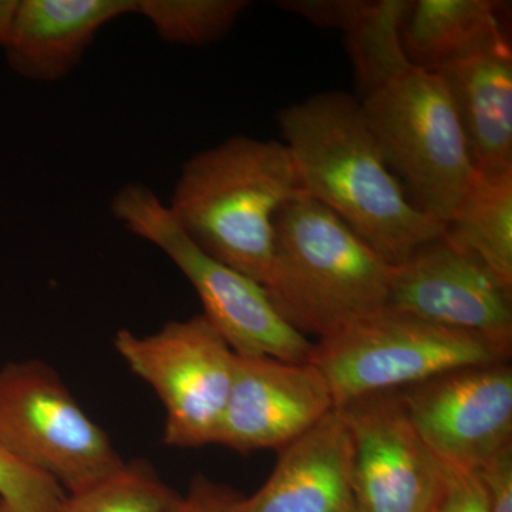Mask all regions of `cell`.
<instances>
[{"instance_id": "cell-1", "label": "cell", "mask_w": 512, "mask_h": 512, "mask_svg": "<svg viewBox=\"0 0 512 512\" xmlns=\"http://www.w3.org/2000/svg\"><path fill=\"white\" fill-rule=\"evenodd\" d=\"M402 23L400 10L386 9L345 36L362 90L357 101L410 200L447 228L476 167L446 82L407 59Z\"/></svg>"}, {"instance_id": "cell-2", "label": "cell", "mask_w": 512, "mask_h": 512, "mask_svg": "<svg viewBox=\"0 0 512 512\" xmlns=\"http://www.w3.org/2000/svg\"><path fill=\"white\" fill-rule=\"evenodd\" d=\"M278 124L303 194L332 211L387 264L446 232L407 197L355 97L313 94L279 111Z\"/></svg>"}, {"instance_id": "cell-3", "label": "cell", "mask_w": 512, "mask_h": 512, "mask_svg": "<svg viewBox=\"0 0 512 512\" xmlns=\"http://www.w3.org/2000/svg\"><path fill=\"white\" fill-rule=\"evenodd\" d=\"M301 195L298 171L282 141L237 136L188 158L165 205L205 254L265 285L276 217Z\"/></svg>"}, {"instance_id": "cell-4", "label": "cell", "mask_w": 512, "mask_h": 512, "mask_svg": "<svg viewBox=\"0 0 512 512\" xmlns=\"http://www.w3.org/2000/svg\"><path fill=\"white\" fill-rule=\"evenodd\" d=\"M390 264L318 201L301 195L279 211L264 288L302 335L326 338L386 308Z\"/></svg>"}, {"instance_id": "cell-5", "label": "cell", "mask_w": 512, "mask_h": 512, "mask_svg": "<svg viewBox=\"0 0 512 512\" xmlns=\"http://www.w3.org/2000/svg\"><path fill=\"white\" fill-rule=\"evenodd\" d=\"M111 214L136 237L161 249L200 296L205 319L238 356L311 362L315 343L289 325L264 285L198 248L171 218L167 205L143 184L120 188Z\"/></svg>"}, {"instance_id": "cell-6", "label": "cell", "mask_w": 512, "mask_h": 512, "mask_svg": "<svg viewBox=\"0 0 512 512\" xmlns=\"http://www.w3.org/2000/svg\"><path fill=\"white\" fill-rule=\"evenodd\" d=\"M510 359L484 340L384 308L319 339L311 362L325 377L339 409L460 367Z\"/></svg>"}, {"instance_id": "cell-7", "label": "cell", "mask_w": 512, "mask_h": 512, "mask_svg": "<svg viewBox=\"0 0 512 512\" xmlns=\"http://www.w3.org/2000/svg\"><path fill=\"white\" fill-rule=\"evenodd\" d=\"M114 348L164 404L167 446L217 444L234 380L235 353L202 313L165 323L151 335L119 330Z\"/></svg>"}, {"instance_id": "cell-8", "label": "cell", "mask_w": 512, "mask_h": 512, "mask_svg": "<svg viewBox=\"0 0 512 512\" xmlns=\"http://www.w3.org/2000/svg\"><path fill=\"white\" fill-rule=\"evenodd\" d=\"M0 440L66 494L126 463L55 370L39 360L9 363L0 370Z\"/></svg>"}, {"instance_id": "cell-9", "label": "cell", "mask_w": 512, "mask_h": 512, "mask_svg": "<svg viewBox=\"0 0 512 512\" xmlns=\"http://www.w3.org/2000/svg\"><path fill=\"white\" fill-rule=\"evenodd\" d=\"M386 308L474 336L511 357L512 289L446 232L390 265Z\"/></svg>"}, {"instance_id": "cell-10", "label": "cell", "mask_w": 512, "mask_h": 512, "mask_svg": "<svg viewBox=\"0 0 512 512\" xmlns=\"http://www.w3.org/2000/svg\"><path fill=\"white\" fill-rule=\"evenodd\" d=\"M397 393L414 429L446 467L477 470L512 444L510 362L460 367Z\"/></svg>"}, {"instance_id": "cell-11", "label": "cell", "mask_w": 512, "mask_h": 512, "mask_svg": "<svg viewBox=\"0 0 512 512\" xmlns=\"http://www.w3.org/2000/svg\"><path fill=\"white\" fill-rule=\"evenodd\" d=\"M352 444L356 512H429L446 466L414 429L399 393L339 407Z\"/></svg>"}, {"instance_id": "cell-12", "label": "cell", "mask_w": 512, "mask_h": 512, "mask_svg": "<svg viewBox=\"0 0 512 512\" xmlns=\"http://www.w3.org/2000/svg\"><path fill=\"white\" fill-rule=\"evenodd\" d=\"M335 409L328 383L312 362L235 355L217 444L242 454L279 451Z\"/></svg>"}, {"instance_id": "cell-13", "label": "cell", "mask_w": 512, "mask_h": 512, "mask_svg": "<svg viewBox=\"0 0 512 512\" xmlns=\"http://www.w3.org/2000/svg\"><path fill=\"white\" fill-rule=\"evenodd\" d=\"M278 454L271 476L237 512H356L352 444L339 409Z\"/></svg>"}, {"instance_id": "cell-14", "label": "cell", "mask_w": 512, "mask_h": 512, "mask_svg": "<svg viewBox=\"0 0 512 512\" xmlns=\"http://www.w3.org/2000/svg\"><path fill=\"white\" fill-rule=\"evenodd\" d=\"M126 15H136V0H19L3 47L9 66L33 82H59L101 28Z\"/></svg>"}, {"instance_id": "cell-15", "label": "cell", "mask_w": 512, "mask_h": 512, "mask_svg": "<svg viewBox=\"0 0 512 512\" xmlns=\"http://www.w3.org/2000/svg\"><path fill=\"white\" fill-rule=\"evenodd\" d=\"M476 170L512 165V50L497 47L439 70Z\"/></svg>"}, {"instance_id": "cell-16", "label": "cell", "mask_w": 512, "mask_h": 512, "mask_svg": "<svg viewBox=\"0 0 512 512\" xmlns=\"http://www.w3.org/2000/svg\"><path fill=\"white\" fill-rule=\"evenodd\" d=\"M400 37L407 59L430 72L510 43L488 0L410 2Z\"/></svg>"}, {"instance_id": "cell-17", "label": "cell", "mask_w": 512, "mask_h": 512, "mask_svg": "<svg viewBox=\"0 0 512 512\" xmlns=\"http://www.w3.org/2000/svg\"><path fill=\"white\" fill-rule=\"evenodd\" d=\"M446 234L512 289V165L476 170Z\"/></svg>"}, {"instance_id": "cell-18", "label": "cell", "mask_w": 512, "mask_h": 512, "mask_svg": "<svg viewBox=\"0 0 512 512\" xmlns=\"http://www.w3.org/2000/svg\"><path fill=\"white\" fill-rule=\"evenodd\" d=\"M178 498L150 464L126 461L109 476L66 494L59 512H171Z\"/></svg>"}, {"instance_id": "cell-19", "label": "cell", "mask_w": 512, "mask_h": 512, "mask_svg": "<svg viewBox=\"0 0 512 512\" xmlns=\"http://www.w3.org/2000/svg\"><path fill=\"white\" fill-rule=\"evenodd\" d=\"M247 0H136V13L171 45L207 46L234 28Z\"/></svg>"}, {"instance_id": "cell-20", "label": "cell", "mask_w": 512, "mask_h": 512, "mask_svg": "<svg viewBox=\"0 0 512 512\" xmlns=\"http://www.w3.org/2000/svg\"><path fill=\"white\" fill-rule=\"evenodd\" d=\"M66 491L0 440V505L12 512H59Z\"/></svg>"}, {"instance_id": "cell-21", "label": "cell", "mask_w": 512, "mask_h": 512, "mask_svg": "<svg viewBox=\"0 0 512 512\" xmlns=\"http://www.w3.org/2000/svg\"><path fill=\"white\" fill-rule=\"evenodd\" d=\"M429 512H488L476 473L447 467L443 484Z\"/></svg>"}, {"instance_id": "cell-22", "label": "cell", "mask_w": 512, "mask_h": 512, "mask_svg": "<svg viewBox=\"0 0 512 512\" xmlns=\"http://www.w3.org/2000/svg\"><path fill=\"white\" fill-rule=\"evenodd\" d=\"M483 488L488 512H512V444L474 470Z\"/></svg>"}, {"instance_id": "cell-23", "label": "cell", "mask_w": 512, "mask_h": 512, "mask_svg": "<svg viewBox=\"0 0 512 512\" xmlns=\"http://www.w3.org/2000/svg\"><path fill=\"white\" fill-rule=\"evenodd\" d=\"M241 497L210 478L195 476L188 493L180 495L171 512H237Z\"/></svg>"}, {"instance_id": "cell-24", "label": "cell", "mask_w": 512, "mask_h": 512, "mask_svg": "<svg viewBox=\"0 0 512 512\" xmlns=\"http://www.w3.org/2000/svg\"><path fill=\"white\" fill-rule=\"evenodd\" d=\"M19 0H0V46L8 42Z\"/></svg>"}, {"instance_id": "cell-25", "label": "cell", "mask_w": 512, "mask_h": 512, "mask_svg": "<svg viewBox=\"0 0 512 512\" xmlns=\"http://www.w3.org/2000/svg\"><path fill=\"white\" fill-rule=\"evenodd\" d=\"M0 512H12V511H9L8 508L3 507V505H0Z\"/></svg>"}]
</instances>
